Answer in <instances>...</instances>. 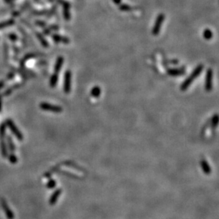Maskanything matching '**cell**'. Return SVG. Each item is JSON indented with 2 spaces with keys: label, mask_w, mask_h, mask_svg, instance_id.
Here are the masks:
<instances>
[{
  "label": "cell",
  "mask_w": 219,
  "mask_h": 219,
  "mask_svg": "<svg viewBox=\"0 0 219 219\" xmlns=\"http://www.w3.org/2000/svg\"><path fill=\"white\" fill-rule=\"evenodd\" d=\"M7 148H9V150L11 152V153H14L16 150V145L13 142L12 138H11L10 135H7Z\"/></svg>",
  "instance_id": "9a60e30c"
},
{
  "label": "cell",
  "mask_w": 219,
  "mask_h": 219,
  "mask_svg": "<svg viewBox=\"0 0 219 219\" xmlns=\"http://www.w3.org/2000/svg\"><path fill=\"white\" fill-rule=\"evenodd\" d=\"M61 194H62V189H56V190H55V192H54L52 194L50 198V199H49L50 205H51V206L55 205V204H56L57 201H58V198H59L60 195Z\"/></svg>",
  "instance_id": "30bf717a"
},
{
  "label": "cell",
  "mask_w": 219,
  "mask_h": 219,
  "mask_svg": "<svg viewBox=\"0 0 219 219\" xmlns=\"http://www.w3.org/2000/svg\"><path fill=\"white\" fill-rule=\"evenodd\" d=\"M64 63V58L62 56H59L56 60V62L55 64V67H54V70H55V73L58 74V72L61 70L62 69V67Z\"/></svg>",
  "instance_id": "7c38bea8"
},
{
  "label": "cell",
  "mask_w": 219,
  "mask_h": 219,
  "mask_svg": "<svg viewBox=\"0 0 219 219\" xmlns=\"http://www.w3.org/2000/svg\"><path fill=\"white\" fill-rule=\"evenodd\" d=\"M218 115L216 114L213 116L212 121H211V127H212V129L214 130L216 127L218 125Z\"/></svg>",
  "instance_id": "cb8c5ba5"
},
{
  "label": "cell",
  "mask_w": 219,
  "mask_h": 219,
  "mask_svg": "<svg viewBox=\"0 0 219 219\" xmlns=\"http://www.w3.org/2000/svg\"><path fill=\"white\" fill-rule=\"evenodd\" d=\"M71 78H72V73L70 70H66L64 75V84L63 90L65 93L68 94L70 92L71 90Z\"/></svg>",
  "instance_id": "8992f818"
},
{
  "label": "cell",
  "mask_w": 219,
  "mask_h": 219,
  "mask_svg": "<svg viewBox=\"0 0 219 219\" xmlns=\"http://www.w3.org/2000/svg\"><path fill=\"white\" fill-rule=\"evenodd\" d=\"M165 19V16L164 14H160L155 19V22L154 26H153V30H152V33L153 36H157L159 34L161 29V26L163 25V22Z\"/></svg>",
  "instance_id": "3957f363"
},
{
  "label": "cell",
  "mask_w": 219,
  "mask_h": 219,
  "mask_svg": "<svg viewBox=\"0 0 219 219\" xmlns=\"http://www.w3.org/2000/svg\"><path fill=\"white\" fill-rule=\"evenodd\" d=\"M7 157H8L9 161L11 164H16V163L18 162V158H17V155H14L13 153H11L9 155L7 156Z\"/></svg>",
  "instance_id": "603a6c76"
},
{
  "label": "cell",
  "mask_w": 219,
  "mask_h": 219,
  "mask_svg": "<svg viewBox=\"0 0 219 219\" xmlns=\"http://www.w3.org/2000/svg\"><path fill=\"white\" fill-rule=\"evenodd\" d=\"M60 2L62 4L63 7V16L64 19L67 21H69L70 19V4L68 1L60 0Z\"/></svg>",
  "instance_id": "ba28073f"
},
{
  "label": "cell",
  "mask_w": 219,
  "mask_h": 219,
  "mask_svg": "<svg viewBox=\"0 0 219 219\" xmlns=\"http://www.w3.org/2000/svg\"><path fill=\"white\" fill-rule=\"evenodd\" d=\"M119 10L123 12H128V11H131L133 10V8L130 5L127 4H120L119 5Z\"/></svg>",
  "instance_id": "ac0fdd59"
},
{
  "label": "cell",
  "mask_w": 219,
  "mask_h": 219,
  "mask_svg": "<svg viewBox=\"0 0 219 219\" xmlns=\"http://www.w3.org/2000/svg\"><path fill=\"white\" fill-rule=\"evenodd\" d=\"M113 2L116 5H119L120 4H121V0H113Z\"/></svg>",
  "instance_id": "4316f807"
},
{
  "label": "cell",
  "mask_w": 219,
  "mask_h": 219,
  "mask_svg": "<svg viewBox=\"0 0 219 219\" xmlns=\"http://www.w3.org/2000/svg\"><path fill=\"white\" fill-rule=\"evenodd\" d=\"M5 123L6 125L9 127V128L10 131H11V133L17 137V138L19 141H21L24 139V135H23L22 133L19 130V128H17V126L15 125V123H14L12 120H11V119H7Z\"/></svg>",
  "instance_id": "7a4b0ae2"
},
{
  "label": "cell",
  "mask_w": 219,
  "mask_h": 219,
  "mask_svg": "<svg viewBox=\"0 0 219 219\" xmlns=\"http://www.w3.org/2000/svg\"><path fill=\"white\" fill-rule=\"evenodd\" d=\"M101 92H102V90L101 88L98 86H95V87H93L91 90V95L92 97L94 98H98L100 96Z\"/></svg>",
  "instance_id": "2e32d148"
},
{
  "label": "cell",
  "mask_w": 219,
  "mask_h": 219,
  "mask_svg": "<svg viewBox=\"0 0 219 219\" xmlns=\"http://www.w3.org/2000/svg\"><path fill=\"white\" fill-rule=\"evenodd\" d=\"M5 1H7V3H9V2H10V1H11V0H5Z\"/></svg>",
  "instance_id": "f546056e"
},
{
  "label": "cell",
  "mask_w": 219,
  "mask_h": 219,
  "mask_svg": "<svg viewBox=\"0 0 219 219\" xmlns=\"http://www.w3.org/2000/svg\"><path fill=\"white\" fill-rule=\"evenodd\" d=\"M55 186H56V182L54 179H50L48 182L47 188H48V189H53V188L55 187Z\"/></svg>",
  "instance_id": "d4e9b609"
},
{
  "label": "cell",
  "mask_w": 219,
  "mask_h": 219,
  "mask_svg": "<svg viewBox=\"0 0 219 219\" xmlns=\"http://www.w3.org/2000/svg\"><path fill=\"white\" fill-rule=\"evenodd\" d=\"M204 65L201 64V65H198L196 68H195L194 70H193V72H192V74L184 80V81L182 82V85H181L180 89L182 91H186L187 90L188 87L192 84V82H194V80H195L196 78L198 77L200 75L202 71L204 70Z\"/></svg>",
  "instance_id": "6da1fadb"
},
{
  "label": "cell",
  "mask_w": 219,
  "mask_h": 219,
  "mask_svg": "<svg viewBox=\"0 0 219 219\" xmlns=\"http://www.w3.org/2000/svg\"><path fill=\"white\" fill-rule=\"evenodd\" d=\"M6 128L7 125L5 123H2L0 125V139H4L6 136Z\"/></svg>",
  "instance_id": "ffe728a7"
},
{
  "label": "cell",
  "mask_w": 219,
  "mask_h": 219,
  "mask_svg": "<svg viewBox=\"0 0 219 219\" xmlns=\"http://www.w3.org/2000/svg\"><path fill=\"white\" fill-rule=\"evenodd\" d=\"M37 36H38V38L40 39V42H41V43H42V45H43V46H45V47H48V42L46 41V39H45L44 38H43V36H41V35L38 34Z\"/></svg>",
  "instance_id": "484cf974"
},
{
  "label": "cell",
  "mask_w": 219,
  "mask_h": 219,
  "mask_svg": "<svg viewBox=\"0 0 219 219\" xmlns=\"http://www.w3.org/2000/svg\"><path fill=\"white\" fill-rule=\"evenodd\" d=\"M213 70L211 68H208L206 72L205 77V90L206 92H211L213 88Z\"/></svg>",
  "instance_id": "5b68a950"
},
{
  "label": "cell",
  "mask_w": 219,
  "mask_h": 219,
  "mask_svg": "<svg viewBox=\"0 0 219 219\" xmlns=\"http://www.w3.org/2000/svg\"><path fill=\"white\" fill-rule=\"evenodd\" d=\"M200 164H201V167L204 173L206 174V175H209L211 173V167H210L208 163L205 160H201V162H200Z\"/></svg>",
  "instance_id": "5bb4252c"
},
{
  "label": "cell",
  "mask_w": 219,
  "mask_h": 219,
  "mask_svg": "<svg viewBox=\"0 0 219 219\" xmlns=\"http://www.w3.org/2000/svg\"><path fill=\"white\" fill-rule=\"evenodd\" d=\"M62 165H67L68 167H73V168L76 169V170H80L82 171V172H83L84 171V170H82V168H81L80 167H79L77 165L74 164V163H72V162H70V161H67V162H65V163H62Z\"/></svg>",
  "instance_id": "44dd1931"
},
{
  "label": "cell",
  "mask_w": 219,
  "mask_h": 219,
  "mask_svg": "<svg viewBox=\"0 0 219 219\" xmlns=\"http://www.w3.org/2000/svg\"><path fill=\"white\" fill-rule=\"evenodd\" d=\"M14 24V21L13 19L11 20H8L7 21H4V22H1L0 23V29H4L6 27H8V26H11Z\"/></svg>",
  "instance_id": "7402d4cb"
},
{
  "label": "cell",
  "mask_w": 219,
  "mask_h": 219,
  "mask_svg": "<svg viewBox=\"0 0 219 219\" xmlns=\"http://www.w3.org/2000/svg\"><path fill=\"white\" fill-rule=\"evenodd\" d=\"M40 108L42 110L48 111L53 112V113H61L62 111V108L57 105L51 104L42 102L40 104Z\"/></svg>",
  "instance_id": "277c9868"
},
{
  "label": "cell",
  "mask_w": 219,
  "mask_h": 219,
  "mask_svg": "<svg viewBox=\"0 0 219 219\" xmlns=\"http://www.w3.org/2000/svg\"><path fill=\"white\" fill-rule=\"evenodd\" d=\"M203 36L206 40H211L213 37V32L211 31V29H206L203 33Z\"/></svg>",
  "instance_id": "d6986e66"
},
{
  "label": "cell",
  "mask_w": 219,
  "mask_h": 219,
  "mask_svg": "<svg viewBox=\"0 0 219 219\" xmlns=\"http://www.w3.org/2000/svg\"><path fill=\"white\" fill-rule=\"evenodd\" d=\"M4 86V82H0V90H1V88H2Z\"/></svg>",
  "instance_id": "83f0119b"
},
{
  "label": "cell",
  "mask_w": 219,
  "mask_h": 219,
  "mask_svg": "<svg viewBox=\"0 0 219 219\" xmlns=\"http://www.w3.org/2000/svg\"><path fill=\"white\" fill-rule=\"evenodd\" d=\"M52 40H54L56 43H62L64 44H68L70 43V39L68 37H65V36H62L61 35L59 34H53L52 36Z\"/></svg>",
  "instance_id": "9c48e42d"
},
{
  "label": "cell",
  "mask_w": 219,
  "mask_h": 219,
  "mask_svg": "<svg viewBox=\"0 0 219 219\" xmlns=\"http://www.w3.org/2000/svg\"><path fill=\"white\" fill-rule=\"evenodd\" d=\"M1 97H0V111H1Z\"/></svg>",
  "instance_id": "f1b7e54d"
},
{
  "label": "cell",
  "mask_w": 219,
  "mask_h": 219,
  "mask_svg": "<svg viewBox=\"0 0 219 219\" xmlns=\"http://www.w3.org/2000/svg\"><path fill=\"white\" fill-rule=\"evenodd\" d=\"M0 148H1V153L3 157L7 158L8 156V148L4 139H0Z\"/></svg>",
  "instance_id": "4fadbf2b"
},
{
  "label": "cell",
  "mask_w": 219,
  "mask_h": 219,
  "mask_svg": "<svg viewBox=\"0 0 219 219\" xmlns=\"http://www.w3.org/2000/svg\"><path fill=\"white\" fill-rule=\"evenodd\" d=\"M58 74L57 73H54L50 77V86L51 87H55L57 85V83H58Z\"/></svg>",
  "instance_id": "e0dca14e"
},
{
  "label": "cell",
  "mask_w": 219,
  "mask_h": 219,
  "mask_svg": "<svg viewBox=\"0 0 219 219\" xmlns=\"http://www.w3.org/2000/svg\"><path fill=\"white\" fill-rule=\"evenodd\" d=\"M185 70L184 69H179V68H171L167 70V74L170 76H181L184 74Z\"/></svg>",
  "instance_id": "8fae6325"
},
{
  "label": "cell",
  "mask_w": 219,
  "mask_h": 219,
  "mask_svg": "<svg viewBox=\"0 0 219 219\" xmlns=\"http://www.w3.org/2000/svg\"><path fill=\"white\" fill-rule=\"evenodd\" d=\"M0 204H1V206L2 208L3 211L5 213V215L7 218L8 219H14V214L13 211H11L10 207L9 206L8 204L6 201V200L4 198H0Z\"/></svg>",
  "instance_id": "52a82bcc"
}]
</instances>
